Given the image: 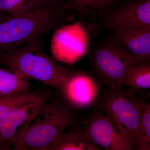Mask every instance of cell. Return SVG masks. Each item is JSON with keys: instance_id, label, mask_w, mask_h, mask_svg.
I'll return each instance as SVG.
<instances>
[{"instance_id": "cell-5", "label": "cell", "mask_w": 150, "mask_h": 150, "mask_svg": "<svg viewBox=\"0 0 150 150\" xmlns=\"http://www.w3.org/2000/svg\"><path fill=\"white\" fill-rule=\"evenodd\" d=\"M88 59L92 72L108 86H123L128 68L144 63L129 53L112 36L96 44L90 51Z\"/></svg>"}, {"instance_id": "cell-16", "label": "cell", "mask_w": 150, "mask_h": 150, "mask_svg": "<svg viewBox=\"0 0 150 150\" xmlns=\"http://www.w3.org/2000/svg\"><path fill=\"white\" fill-rule=\"evenodd\" d=\"M135 150H150V104L146 103L141 116L138 144Z\"/></svg>"}, {"instance_id": "cell-19", "label": "cell", "mask_w": 150, "mask_h": 150, "mask_svg": "<svg viewBox=\"0 0 150 150\" xmlns=\"http://www.w3.org/2000/svg\"><path fill=\"white\" fill-rule=\"evenodd\" d=\"M135 1H136V0H135Z\"/></svg>"}, {"instance_id": "cell-8", "label": "cell", "mask_w": 150, "mask_h": 150, "mask_svg": "<svg viewBox=\"0 0 150 150\" xmlns=\"http://www.w3.org/2000/svg\"><path fill=\"white\" fill-rule=\"evenodd\" d=\"M60 91L68 105L75 110H82L93 105L99 96V87L92 76L77 70Z\"/></svg>"}, {"instance_id": "cell-15", "label": "cell", "mask_w": 150, "mask_h": 150, "mask_svg": "<svg viewBox=\"0 0 150 150\" xmlns=\"http://www.w3.org/2000/svg\"><path fill=\"white\" fill-rule=\"evenodd\" d=\"M38 9L31 0H0V13L9 16H22Z\"/></svg>"}, {"instance_id": "cell-2", "label": "cell", "mask_w": 150, "mask_h": 150, "mask_svg": "<svg viewBox=\"0 0 150 150\" xmlns=\"http://www.w3.org/2000/svg\"><path fill=\"white\" fill-rule=\"evenodd\" d=\"M74 14L65 7L43 8L17 17L0 13V55L55 31L72 21Z\"/></svg>"}, {"instance_id": "cell-7", "label": "cell", "mask_w": 150, "mask_h": 150, "mask_svg": "<svg viewBox=\"0 0 150 150\" xmlns=\"http://www.w3.org/2000/svg\"><path fill=\"white\" fill-rule=\"evenodd\" d=\"M98 14L100 18L95 27L98 30L150 25V0H139L118 8L108 9L104 13Z\"/></svg>"}, {"instance_id": "cell-10", "label": "cell", "mask_w": 150, "mask_h": 150, "mask_svg": "<svg viewBox=\"0 0 150 150\" xmlns=\"http://www.w3.org/2000/svg\"><path fill=\"white\" fill-rule=\"evenodd\" d=\"M112 31V37L129 53L144 63L150 62V25L118 28Z\"/></svg>"}, {"instance_id": "cell-11", "label": "cell", "mask_w": 150, "mask_h": 150, "mask_svg": "<svg viewBox=\"0 0 150 150\" xmlns=\"http://www.w3.org/2000/svg\"><path fill=\"white\" fill-rule=\"evenodd\" d=\"M83 121L71 126L65 133L56 138L49 150H101L102 149L93 142Z\"/></svg>"}, {"instance_id": "cell-3", "label": "cell", "mask_w": 150, "mask_h": 150, "mask_svg": "<svg viewBox=\"0 0 150 150\" xmlns=\"http://www.w3.org/2000/svg\"><path fill=\"white\" fill-rule=\"evenodd\" d=\"M138 91L123 86H109L93 106L110 117L131 150L138 144L142 112L147 103L137 96Z\"/></svg>"}, {"instance_id": "cell-14", "label": "cell", "mask_w": 150, "mask_h": 150, "mask_svg": "<svg viewBox=\"0 0 150 150\" xmlns=\"http://www.w3.org/2000/svg\"><path fill=\"white\" fill-rule=\"evenodd\" d=\"M117 0H67L66 7L68 9L84 18L99 13L112 5Z\"/></svg>"}, {"instance_id": "cell-6", "label": "cell", "mask_w": 150, "mask_h": 150, "mask_svg": "<svg viewBox=\"0 0 150 150\" xmlns=\"http://www.w3.org/2000/svg\"><path fill=\"white\" fill-rule=\"evenodd\" d=\"M50 93L38 94L13 107L0 121V142L12 147L49 101Z\"/></svg>"}, {"instance_id": "cell-1", "label": "cell", "mask_w": 150, "mask_h": 150, "mask_svg": "<svg viewBox=\"0 0 150 150\" xmlns=\"http://www.w3.org/2000/svg\"><path fill=\"white\" fill-rule=\"evenodd\" d=\"M43 36L30 39L17 48L0 55V67L16 70L25 77L31 78L61 90L77 71L62 66L43 51Z\"/></svg>"}, {"instance_id": "cell-12", "label": "cell", "mask_w": 150, "mask_h": 150, "mask_svg": "<svg viewBox=\"0 0 150 150\" xmlns=\"http://www.w3.org/2000/svg\"><path fill=\"white\" fill-rule=\"evenodd\" d=\"M28 78L10 68L0 67V98L28 91Z\"/></svg>"}, {"instance_id": "cell-18", "label": "cell", "mask_w": 150, "mask_h": 150, "mask_svg": "<svg viewBox=\"0 0 150 150\" xmlns=\"http://www.w3.org/2000/svg\"><path fill=\"white\" fill-rule=\"evenodd\" d=\"M31 1L38 8L51 7H66V3L64 0H31Z\"/></svg>"}, {"instance_id": "cell-13", "label": "cell", "mask_w": 150, "mask_h": 150, "mask_svg": "<svg viewBox=\"0 0 150 150\" xmlns=\"http://www.w3.org/2000/svg\"><path fill=\"white\" fill-rule=\"evenodd\" d=\"M123 84L137 91L150 88V62L130 66L126 72Z\"/></svg>"}, {"instance_id": "cell-9", "label": "cell", "mask_w": 150, "mask_h": 150, "mask_svg": "<svg viewBox=\"0 0 150 150\" xmlns=\"http://www.w3.org/2000/svg\"><path fill=\"white\" fill-rule=\"evenodd\" d=\"M87 133L97 146L107 150H131L110 117L96 110L83 121Z\"/></svg>"}, {"instance_id": "cell-4", "label": "cell", "mask_w": 150, "mask_h": 150, "mask_svg": "<svg viewBox=\"0 0 150 150\" xmlns=\"http://www.w3.org/2000/svg\"><path fill=\"white\" fill-rule=\"evenodd\" d=\"M82 121L75 109L66 103L49 100L12 148L18 150H49L64 130Z\"/></svg>"}, {"instance_id": "cell-17", "label": "cell", "mask_w": 150, "mask_h": 150, "mask_svg": "<svg viewBox=\"0 0 150 150\" xmlns=\"http://www.w3.org/2000/svg\"><path fill=\"white\" fill-rule=\"evenodd\" d=\"M38 94L28 91L0 98V121L14 106L35 97Z\"/></svg>"}]
</instances>
